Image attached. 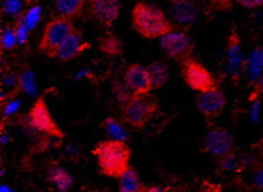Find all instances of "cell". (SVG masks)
Here are the masks:
<instances>
[{
	"label": "cell",
	"mask_w": 263,
	"mask_h": 192,
	"mask_svg": "<svg viewBox=\"0 0 263 192\" xmlns=\"http://www.w3.org/2000/svg\"><path fill=\"white\" fill-rule=\"evenodd\" d=\"M132 25L134 29L145 38L163 37L173 32V25L157 5L138 2L132 9Z\"/></svg>",
	"instance_id": "6da1fadb"
},
{
	"label": "cell",
	"mask_w": 263,
	"mask_h": 192,
	"mask_svg": "<svg viewBox=\"0 0 263 192\" xmlns=\"http://www.w3.org/2000/svg\"><path fill=\"white\" fill-rule=\"evenodd\" d=\"M98 167L107 176L120 177L129 168L131 150L125 141L107 139L99 141L93 150Z\"/></svg>",
	"instance_id": "7a4b0ae2"
},
{
	"label": "cell",
	"mask_w": 263,
	"mask_h": 192,
	"mask_svg": "<svg viewBox=\"0 0 263 192\" xmlns=\"http://www.w3.org/2000/svg\"><path fill=\"white\" fill-rule=\"evenodd\" d=\"M75 30L72 20L62 16L52 18L45 26L38 44V51L44 53L46 57L57 59L61 47Z\"/></svg>",
	"instance_id": "3957f363"
},
{
	"label": "cell",
	"mask_w": 263,
	"mask_h": 192,
	"mask_svg": "<svg viewBox=\"0 0 263 192\" xmlns=\"http://www.w3.org/2000/svg\"><path fill=\"white\" fill-rule=\"evenodd\" d=\"M158 103L151 96H131L121 106L124 120L136 128H143L157 112Z\"/></svg>",
	"instance_id": "277c9868"
},
{
	"label": "cell",
	"mask_w": 263,
	"mask_h": 192,
	"mask_svg": "<svg viewBox=\"0 0 263 192\" xmlns=\"http://www.w3.org/2000/svg\"><path fill=\"white\" fill-rule=\"evenodd\" d=\"M28 122L32 128L39 133L60 139L64 137V133L61 131V128L49 113L43 96L38 97L30 108L28 113Z\"/></svg>",
	"instance_id": "5b68a950"
},
{
	"label": "cell",
	"mask_w": 263,
	"mask_h": 192,
	"mask_svg": "<svg viewBox=\"0 0 263 192\" xmlns=\"http://www.w3.org/2000/svg\"><path fill=\"white\" fill-rule=\"evenodd\" d=\"M182 75L186 83L200 94L218 88L213 75L199 62L193 59L188 60L182 64Z\"/></svg>",
	"instance_id": "8992f818"
},
{
	"label": "cell",
	"mask_w": 263,
	"mask_h": 192,
	"mask_svg": "<svg viewBox=\"0 0 263 192\" xmlns=\"http://www.w3.org/2000/svg\"><path fill=\"white\" fill-rule=\"evenodd\" d=\"M160 45L168 58L182 65L191 59L193 44L184 32H171L160 38Z\"/></svg>",
	"instance_id": "52a82bcc"
},
{
	"label": "cell",
	"mask_w": 263,
	"mask_h": 192,
	"mask_svg": "<svg viewBox=\"0 0 263 192\" xmlns=\"http://www.w3.org/2000/svg\"><path fill=\"white\" fill-rule=\"evenodd\" d=\"M124 80L126 86L133 96L148 95L152 87L150 77L145 67L140 64H131L127 67Z\"/></svg>",
	"instance_id": "ba28073f"
},
{
	"label": "cell",
	"mask_w": 263,
	"mask_h": 192,
	"mask_svg": "<svg viewBox=\"0 0 263 192\" xmlns=\"http://www.w3.org/2000/svg\"><path fill=\"white\" fill-rule=\"evenodd\" d=\"M204 146L207 152L217 157H223L232 152L233 139L226 129L217 128L209 131L204 138Z\"/></svg>",
	"instance_id": "9c48e42d"
},
{
	"label": "cell",
	"mask_w": 263,
	"mask_h": 192,
	"mask_svg": "<svg viewBox=\"0 0 263 192\" xmlns=\"http://www.w3.org/2000/svg\"><path fill=\"white\" fill-rule=\"evenodd\" d=\"M196 104L200 113L208 119H214L223 112L226 105L225 96L219 88L211 92L199 94L196 98Z\"/></svg>",
	"instance_id": "30bf717a"
},
{
	"label": "cell",
	"mask_w": 263,
	"mask_h": 192,
	"mask_svg": "<svg viewBox=\"0 0 263 192\" xmlns=\"http://www.w3.org/2000/svg\"><path fill=\"white\" fill-rule=\"evenodd\" d=\"M89 5L90 14L106 27L111 26L119 16L120 3L116 0H91Z\"/></svg>",
	"instance_id": "8fae6325"
},
{
	"label": "cell",
	"mask_w": 263,
	"mask_h": 192,
	"mask_svg": "<svg viewBox=\"0 0 263 192\" xmlns=\"http://www.w3.org/2000/svg\"><path fill=\"white\" fill-rule=\"evenodd\" d=\"M227 56H228V67L227 72L232 78H237L242 71H244L245 62L244 57L241 52V44L238 34L232 32L228 38L227 46Z\"/></svg>",
	"instance_id": "7c38bea8"
},
{
	"label": "cell",
	"mask_w": 263,
	"mask_h": 192,
	"mask_svg": "<svg viewBox=\"0 0 263 192\" xmlns=\"http://www.w3.org/2000/svg\"><path fill=\"white\" fill-rule=\"evenodd\" d=\"M89 48H91V45L83 39L82 33L76 29L65 40L63 46L61 47L57 59L63 62L72 61L73 59L79 57L81 53H83Z\"/></svg>",
	"instance_id": "4fadbf2b"
},
{
	"label": "cell",
	"mask_w": 263,
	"mask_h": 192,
	"mask_svg": "<svg viewBox=\"0 0 263 192\" xmlns=\"http://www.w3.org/2000/svg\"><path fill=\"white\" fill-rule=\"evenodd\" d=\"M171 9L174 17L184 26H191L198 15L196 5L188 1H174Z\"/></svg>",
	"instance_id": "5bb4252c"
},
{
	"label": "cell",
	"mask_w": 263,
	"mask_h": 192,
	"mask_svg": "<svg viewBox=\"0 0 263 192\" xmlns=\"http://www.w3.org/2000/svg\"><path fill=\"white\" fill-rule=\"evenodd\" d=\"M47 180L55 185L60 192H66L73 185L72 175L56 162H52L47 169Z\"/></svg>",
	"instance_id": "9a60e30c"
},
{
	"label": "cell",
	"mask_w": 263,
	"mask_h": 192,
	"mask_svg": "<svg viewBox=\"0 0 263 192\" xmlns=\"http://www.w3.org/2000/svg\"><path fill=\"white\" fill-rule=\"evenodd\" d=\"M263 70V49L256 48L251 53V56L245 62L244 71L246 72L249 82H256L260 79L261 72Z\"/></svg>",
	"instance_id": "2e32d148"
},
{
	"label": "cell",
	"mask_w": 263,
	"mask_h": 192,
	"mask_svg": "<svg viewBox=\"0 0 263 192\" xmlns=\"http://www.w3.org/2000/svg\"><path fill=\"white\" fill-rule=\"evenodd\" d=\"M84 3L82 0H57L55 6L60 16L72 20L81 15L84 9Z\"/></svg>",
	"instance_id": "e0dca14e"
},
{
	"label": "cell",
	"mask_w": 263,
	"mask_h": 192,
	"mask_svg": "<svg viewBox=\"0 0 263 192\" xmlns=\"http://www.w3.org/2000/svg\"><path fill=\"white\" fill-rule=\"evenodd\" d=\"M148 74L150 77L152 89H158L163 86L168 80V68L161 62H154L146 67Z\"/></svg>",
	"instance_id": "ac0fdd59"
},
{
	"label": "cell",
	"mask_w": 263,
	"mask_h": 192,
	"mask_svg": "<svg viewBox=\"0 0 263 192\" xmlns=\"http://www.w3.org/2000/svg\"><path fill=\"white\" fill-rule=\"evenodd\" d=\"M99 50L108 56H118L123 52V42L115 34H107L99 38Z\"/></svg>",
	"instance_id": "d6986e66"
},
{
	"label": "cell",
	"mask_w": 263,
	"mask_h": 192,
	"mask_svg": "<svg viewBox=\"0 0 263 192\" xmlns=\"http://www.w3.org/2000/svg\"><path fill=\"white\" fill-rule=\"evenodd\" d=\"M101 127L105 128V131L107 132L108 136L110 137V139L125 141L129 138V133L123 127V125H120L118 121L112 117H108L103 122Z\"/></svg>",
	"instance_id": "ffe728a7"
},
{
	"label": "cell",
	"mask_w": 263,
	"mask_h": 192,
	"mask_svg": "<svg viewBox=\"0 0 263 192\" xmlns=\"http://www.w3.org/2000/svg\"><path fill=\"white\" fill-rule=\"evenodd\" d=\"M120 190L125 192H142V186L138 173L132 168H128L119 177Z\"/></svg>",
	"instance_id": "44dd1931"
},
{
	"label": "cell",
	"mask_w": 263,
	"mask_h": 192,
	"mask_svg": "<svg viewBox=\"0 0 263 192\" xmlns=\"http://www.w3.org/2000/svg\"><path fill=\"white\" fill-rule=\"evenodd\" d=\"M0 44H1L2 50H11L18 44L13 25H5L2 27L1 34H0Z\"/></svg>",
	"instance_id": "7402d4cb"
},
{
	"label": "cell",
	"mask_w": 263,
	"mask_h": 192,
	"mask_svg": "<svg viewBox=\"0 0 263 192\" xmlns=\"http://www.w3.org/2000/svg\"><path fill=\"white\" fill-rule=\"evenodd\" d=\"M22 17L25 26L27 27L28 31H31L39 22L40 16H42V11H40L39 6H31L28 10L22 12L19 14Z\"/></svg>",
	"instance_id": "603a6c76"
},
{
	"label": "cell",
	"mask_w": 263,
	"mask_h": 192,
	"mask_svg": "<svg viewBox=\"0 0 263 192\" xmlns=\"http://www.w3.org/2000/svg\"><path fill=\"white\" fill-rule=\"evenodd\" d=\"M13 28H14L18 44H25L27 42V38H28L29 31L19 15L16 17L14 24H13Z\"/></svg>",
	"instance_id": "cb8c5ba5"
},
{
	"label": "cell",
	"mask_w": 263,
	"mask_h": 192,
	"mask_svg": "<svg viewBox=\"0 0 263 192\" xmlns=\"http://www.w3.org/2000/svg\"><path fill=\"white\" fill-rule=\"evenodd\" d=\"M22 6L23 2L18 1V0H9V1L2 2L1 11L4 14L17 17L22 13Z\"/></svg>",
	"instance_id": "d4e9b609"
},
{
	"label": "cell",
	"mask_w": 263,
	"mask_h": 192,
	"mask_svg": "<svg viewBox=\"0 0 263 192\" xmlns=\"http://www.w3.org/2000/svg\"><path fill=\"white\" fill-rule=\"evenodd\" d=\"M235 164H237V159H235V156L232 152L220 159V166L221 168L225 170L233 169L235 167Z\"/></svg>",
	"instance_id": "484cf974"
},
{
	"label": "cell",
	"mask_w": 263,
	"mask_h": 192,
	"mask_svg": "<svg viewBox=\"0 0 263 192\" xmlns=\"http://www.w3.org/2000/svg\"><path fill=\"white\" fill-rule=\"evenodd\" d=\"M18 107H19V102L16 100H10V101L6 102L5 105H4V108H3V113H4L5 117L6 116H10L14 112H16Z\"/></svg>",
	"instance_id": "4316f807"
},
{
	"label": "cell",
	"mask_w": 263,
	"mask_h": 192,
	"mask_svg": "<svg viewBox=\"0 0 263 192\" xmlns=\"http://www.w3.org/2000/svg\"><path fill=\"white\" fill-rule=\"evenodd\" d=\"M254 181L259 188L263 189V167L259 168L257 171H256L254 175Z\"/></svg>",
	"instance_id": "83f0119b"
},
{
	"label": "cell",
	"mask_w": 263,
	"mask_h": 192,
	"mask_svg": "<svg viewBox=\"0 0 263 192\" xmlns=\"http://www.w3.org/2000/svg\"><path fill=\"white\" fill-rule=\"evenodd\" d=\"M240 3L243 6H245L246 9H254L259 5H262L263 1H261V0H244V1H240Z\"/></svg>",
	"instance_id": "f1b7e54d"
},
{
	"label": "cell",
	"mask_w": 263,
	"mask_h": 192,
	"mask_svg": "<svg viewBox=\"0 0 263 192\" xmlns=\"http://www.w3.org/2000/svg\"><path fill=\"white\" fill-rule=\"evenodd\" d=\"M259 95H262L263 96V77H261L258 82H257V84H256V88H255V92L252 96V98L255 100H258V96Z\"/></svg>",
	"instance_id": "f546056e"
},
{
	"label": "cell",
	"mask_w": 263,
	"mask_h": 192,
	"mask_svg": "<svg viewBox=\"0 0 263 192\" xmlns=\"http://www.w3.org/2000/svg\"><path fill=\"white\" fill-rule=\"evenodd\" d=\"M259 109H260V101L255 100L252 106V121L253 122H257L258 116H259Z\"/></svg>",
	"instance_id": "4dcf8cb0"
},
{
	"label": "cell",
	"mask_w": 263,
	"mask_h": 192,
	"mask_svg": "<svg viewBox=\"0 0 263 192\" xmlns=\"http://www.w3.org/2000/svg\"><path fill=\"white\" fill-rule=\"evenodd\" d=\"M254 162H255V157L252 155H246L245 157H243V160H242V163L244 164L245 167L253 166Z\"/></svg>",
	"instance_id": "1f68e13d"
},
{
	"label": "cell",
	"mask_w": 263,
	"mask_h": 192,
	"mask_svg": "<svg viewBox=\"0 0 263 192\" xmlns=\"http://www.w3.org/2000/svg\"><path fill=\"white\" fill-rule=\"evenodd\" d=\"M142 192H165L164 189H162L161 187H150V188H143Z\"/></svg>",
	"instance_id": "d6a6232c"
},
{
	"label": "cell",
	"mask_w": 263,
	"mask_h": 192,
	"mask_svg": "<svg viewBox=\"0 0 263 192\" xmlns=\"http://www.w3.org/2000/svg\"><path fill=\"white\" fill-rule=\"evenodd\" d=\"M0 192H13V191L8 186H5V185H2L1 188H0Z\"/></svg>",
	"instance_id": "836d02e7"
},
{
	"label": "cell",
	"mask_w": 263,
	"mask_h": 192,
	"mask_svg": "<svg viewBox=\"0 0 263 192\" xmlns=\"http://www.w3.org/2000/svg\"><path fill=\"white\" fill-rule=\"evenodd\" d=\"M119 192H125V191H123V190H119Z\"/></svg>",
	"instance_id": "e575fe53"
},
{
	"label": "cell",
	"mask_w": 263,
	"mask_h": 192,
	"mask_svg": "<svg viewBox=\"0 0 263 192\" xmlns=\"http://www.w3.org/2000/svg\"><path fill=\"white\" fill-rule=\"evenodd\" d=\"M262 151H263V143H262Z\"/></svg>",
	"instance_id": "d590c367"
}]
</instances>
